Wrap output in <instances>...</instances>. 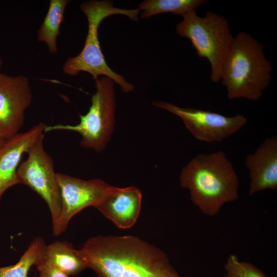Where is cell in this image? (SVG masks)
<instances>
[{"instance_id":"obj_1","label":"cell","mask_w":277,"mask_h":277,"mask_svg":"<svg viewBox=\"0 0 277 277\" xmlns=\"http://www.w3.org/2000/svg\"><path fill=\"white\" fill-rule=\"evenodd\" d=\"M76 251L98 277H181L163 251L137 236H93Z\"/></svg>"},{"instance_id":"obj_2","label":"cell","mask_w":277,"mask_h":277,"mask_svg":"<svg viewBox=\"0 0 277 277\" xmlns=\"http://www.w3.org/2000/svg\"><path fill=\"white\" fill-rule=\"evenodd\" d=\"M179 179L181 187L189 191L192 203L208 216L239 197L238 177L222 150L196 155L182 168Z\"/></svg>"},{"instance_id":"obj_3","label":"cell","mask_w":277,"mask_h":277,"mask_svg":"<svg viewBox=\"0 0 277 277\" xmlns=\"http://www.w3.org/2000/svg\"><path fill=\"white\" fill-rule=\"evenodd\" d=\"M271 64L263 46L250 34L234 36L222 68L221 79L229 100H259L271 80Z\"/></svg>"},{"instance_id":"obj_4","label":"cell","mask_w":277,"mask_h":277,"mask_svg":"<svg viewBox=\"0 0 277 277\" xmlns=\"http://www.w3.org/2000/svg\"><path fill=\"white\" fill-rule=\"evenodd\" d=\"M80 8L88 21L87 36L81 52L69 57L64 63L62 68L63 72L70 76H76L80 72H86L92 75L95 81L100 75L107 76L118 84L123 92L132 91L133 85L108 66L101 48L98 29L102 22L112 15H124L133 21H138V14L141 10L138 8H118L114 7L111 1L97 0L83 2Z\"/></svg>"},{"instance_id":"obj_5","label":"cell","mask_w":277,"mask_h":277,"mask_svg":"<svg viewBox=\"0 0 277 277\" xmlns=\"http://www.w3.org/2000/svg\"><path fill=\"white\" fill-rule=\"evenodd\" d=\"M182 16L183 19L176 26V33L190 41L199 57L208 60L211 80L219 82L224 61L234 38L227 19L211 11L200 17L196 10Z\"/></svg>"},{"instance_id":"obj_6","label":"cell","mask_w":277,"mask_h":277,"mask_svg":"<svg viewBox=\"0 0 277 277\" xmlns=\"http://www.w3.org/2000/svg\"><path fill=\"white\" fill-rule=\"evenodd\" d=\"M96 92L92 95L91 105L75 125L57 124L46 126L44 132L68 130L79 133L82 136L80 146L103 151L110 140L115 124L116 101L114 82L107 76L95 81Z\"/></svg>"},{"instance_id":"obj_7","label":"cell","mask_w":277,"mask_h":277,"mask_svg":"<svg viewBox=\"0 0 277 277\" xmlns=\"http://www.w3.org/2000/svg\"><path fill=\"white\" fill-rule=\"evenodd\" d=\"M44 133L28 151L27 159L17 171L18 184L29 187L46 203L50 211L53 232L56 229L62 211L60 188L52 157L44 147Z\"/></svg>"},{"instance_id":"obj_8","label":"cell","mask_w":277,"mask_h":277,"mask_svg":"<svg viewBox=\"0 0 277 277\" xmlns=\"http://www.w3.org/2000/svg\"><path fill=\"white\" fill-rule=\"evenodd\" d=\"M152 105L180 117L196 140L208 143L224 140L247 122V118L240 114L226 116L207 110L182 108L160 100L153 101Z\"/></svg>"},{"instance_id":"obj_9","label":"cell","mask_w":277,"mask_h":277,"mask_svg":"<svg viewBox=\"0 0 277 277\" xmlns=\"http://www.w3.org/2000/svg\"><path fill=\"white\" fill-rule=\"evenodd\" d=\"M56 178L62 211L54 235L64 232L70 220L80 211L87 207L96 206L113 187L99 179L84 180L61 173H56Z\"/></svg>"},{"instance_id":"obj_10","label":"cell","mask_w":277,"mask_h":277,"mask_svg":"<svg viewBox=\"0 0 277 277\" xmlns=\"http://www.w3.org/2000/svg\"><path fill=\"white\" fill-rule=\"evenodd\" d=\"M32 93L28 78L22 75L0 73V137L5 141L15 135L23 126L26 110Z\"/></svg>"},{"instance_id":"obj_11","label":"cell","mask_w":277,"mask_h":277,"mask_svg":"<svg viewBox=\"0 0 277 277\" xmlns=\"http://www.w3.org/2000/svg\"><path fill=\"white\" fill-rule=\"evenodd\" d=\"M46 126L39 123L5 141L0 147V200L7 189L18 184L17 171L22 157L45 133Z\"/></svg>"},{"instance_id":"obj_12","label":"cell","mask_w":277,"mask_h":277,"mask_svg":"<svg viewBox=\"0 0 277 277\" xmlns=\"http://www.w3.org/2000/svg\"><path fill=\"white\" fill-rule=\"evenodd\" d=\"M245 164L250 178L249 195L277 188V137L266 138L254 152L248 154Z\"/></svg>"},{"instance_id":"obj_13","label":"cell","mask_w":277,"mask_h":277,"mask_svg":"<svg viewBox=\"0 0 277 277\" xmlns=\"http://www.w3.org/2000/svg\"><path fill=\"white\" fill-rule=\"evenodd\" d=\"M142 199V192L135 186H113L95 208L118 228L128 229L135 224L138 217Z\"/></svg>"},{"instance_id":"obj_14","label":"cell","mask_w":277,"mask_h":277,"mask_svg":"<svg viewBox=\"0 0 277 277\" xmlns=\"http://www.w3.org/2000/svg\"><path fill=\"white\" fill-rule=\"evenodd\" d=\"M43 260L69 276L78 275L87 268L76 249L66 241H55L46 246Z\"/></svg>"},{"instance_id":"obj_15","label":"cell","mask_w":277,"mask_h":277,"mask_svg":"<svg viewBox=\"0 0 277 277\" xmlns=\"http://www.w3.org/2000/svg\"><path fill=\"white\" fill-rule=\"evenodd\" d=\"M69 2L68 0H50L48 12L37 31L38 41L45 43L51 53L57 51L56 39Z\"/></svg>"},{"instance_id":"obj_16","label":"cell","mask_w":277,"mask_h":277,"mask_svg":"<svg viewBox=\"0 0 277 277\" xmlns=\"http://www.w3.org/2000/svg\"><path fill=\"white\" fill-rule=\"evenodd\" d=\"M46 246L42 238H34L16 263L0 267V277H27L32 266L43 260Z\"/></svg>"},{"instance_id":"obj_17","label":"cell","mask_w":277,"mask_h":277,"mask_svg":"<svg viewBox=\"0 0 277 277\" xmlns=\"http://www.w3.org/2000/svg\"><path fill=\"white\" fill-rule=\"evenodd\" d=\"M205 0H145L138 5L143 10L142 18H148L162 13H171L181 16L196 9L205 3Z\"/></svg>"},{"instance_id":"obj_18","label":"cell","mask_w":277,"mask_h":277,"mask_svg":"<svg viewBox=\"0 0 277 277\" xmlns=\"http://www.w3.org/2000/svg\"><path fill=\"white\" fill-rule=\"evenodd\" d=\"M224 269V277H266L263 271L250 262L240 261L234 254L228 257Z\"/></svg>"},{"instance_id":"obj_19","label":"cell","mask_w":277,"mask_h":277,"mask_svg":"<svg viewBox=\"0 0 277 277\" xmlns=\"http://www.w3.org/2000/svg\"><path fill=\"white\" fill-rule=\"evenodd\" d=\"M35 266L38 271L39 277H69L65 272L43 260Z\"/></svg>"},{"instance_id":"obj_20","label":"cell","mask_w":277,"mask_h":277,"mask_svg":"<svg viewBox=\"0 0 277 277\" xmlns=\"http://www.w3.org/2000/svg\"><path fill=\"white\" fill-rule=\"evenodd\" d=\"M5 140H4L3 139H2L1 137H0V147L3 145V144L5 142Z\"/></svg>"},{"instance_id":"obj_21","label":"cell","mask_w":277,"mask_h":277,"mask_svg":"<svg viewBox=\"0 0 277 277\" xmlns=\"http://www.w3.org/2000/svg\"><path fill=\"white\" fill-rule=\"evenodd\" d=\"M2 60L1 57L0 56V73H1V70L2 68Z\"/></svg>"}]
</instances>
